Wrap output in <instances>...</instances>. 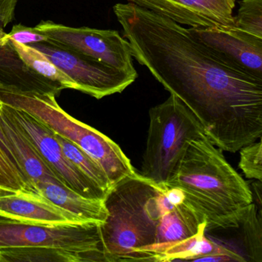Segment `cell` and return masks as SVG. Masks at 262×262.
<instances>
[{"mask_svg":"<svg viewBox=\"0 0 262 262\" xmlns=\"http://www.w3.org/2000/svg\"><path fill=\"white\" fill-rule=\"evenodd\" d=\"M132 54L197 118L217 148L236 152L262 135V80L210 53L188 29L135 4L113 7Z\"/></svg>","mask_w":262,"mask_h":262,"instance_id":"cell-1","label":"cell"},{"mask_svg":"<svg viewBox=\"0 0 262 262\" xmlns=\"http://www.w3.org/2000/svg\"><path fill=\"white\" fill-rule=\"evenodd\" d=\"M206 222V232L237 228L252 203V191L208 137L194 139L165 184Z\"/></svg>","mask_w":262,"mask_h":262,"instance_id":"cell-2","label":"cell"},{"mask_svg":"<svg viewBox=\"0 0 262 262\" xmlns=\"http://www.w3.org/2000/svg\"><path fill=\"white\" fill-rule=\"evenodd\" d=\"M164 193L165 185L137 172L112 187L104 199L108 216L100 224L107 262L155 261Z\"/></svg>","mask_w":262,"mask_h":262,"instance_id":"cell-3","label":"cell"},{"mask_svg":"<svg viewBox=\"0 0 262 262\" xmlns=\"http://www.w3.org/2000/svg\"><path fill=\"white\" fill-rule=\"evenodd\" d=\"M0 102L33 115L55 133L77 145L103 168L113 185L136 174L129 159L116 142L66 113L56 102L55 95L0 89Z\"/></svg>","mask_w":262,"mask_h":262,"instance_id":"cell-4","label":"cell"},{"mask_svg":"<svg viewBox=\"0 0 262 262\" xmlns=\"http://www.w3.org/2000/svg\"><path fill=\"white\" fill-rule=\"evenodd\" d=\"M207 137L192 112L174 95L150 108L149 128L141 174L165 185L194 139Z\"/></svg>","mask_w":262,"mask_h":262,"instance_id":"cell-5","label":"cell"},{"mask_svg":"<svg viewBox=\"0 0 262 262\" xmlns=\"http://www.w3.org/2000/svg\"><path fill=\"white\" fill-rule=\"evenodd\" d=\"M47 247L86 253L96 262H107L100 223L47 225L0 217V250Z\"/></svg>","mask_w":262,"mask_h":262,"instance_id":"cell-6","label":"cell"},{"mask_svg":"<svg viewBox=\"0 0 262 262\" xmlns=\"http://www.w3.org/2000/svg\"><path fill=\"white\" fill-rule=\"evenodd\" d=\"M36 27L53 43L137 79L129 42L122 38L119 32L88 27L73 28L51 21H42Z\"/></svg>","mask_w":262,"mask_h":262,"instance_id":"cell-7","label":"cell"},{"mask_svg":"<svg viewBox=\"0 0 262 262\" xmlns=\"http://www.w3.org/2000/svg\"><path fill=\"white\" fill-rule=\"evenodd\" d=\"M29 47L43 53L77 86V90L97 99L121 93L136 78L115 70L99 61L59 47L51 41L32 44Z\"/></svg>","mask_w":262,"mask_h":262,"instance_id":"cell-8","label":"cell"},{"mask_svg":"<svg viewBox=\"0 0 262 262\" xmlns=\"http://www.w3.org/2000/svg\"><path fill=\"white\" fill-rule=\"evenodd\" d=\"M2 105L65 186L90 199H105L107 193L87 178L65 156L56 139V133L51 128L24 110Z\"/></svg>","mask_w":262,"mask_h":262,"instance_id":"cell-9","label":"cell"},{"mask_svg":"<svg viewBox=\"0 0 262 262\" xmlns=\"http://www.w3.org/2000/svg\"><path fill=\"white\" fill-rule=\"evenodd\" d=\"M190 34L227 65L262 80V39L231 27H190Z\"/></svg>","mask_w":262,"mask_h":262,"instance_id":"cell-10","label":"cell"},{"mask_svg":"<svg viewBox=\"0 0 262 262\" xmlns=\"http://www.w3.org/2000/svg\"><path fill=\"white\" fill-rule=\"evenodd\" d=\"M180 25L231 27L236 0H127Z\"/></svg>","mask_w":262,"mask_h":262,"instance_id":"cell-11","label":"cell"},{"mask_svg":"<svg viewBox=\"0 0 262 262\" xmlns=\"http://www.w3.org/2000/svg\"><path fill=\"white\" fill-rule=\"evenodd\" d=\"M0 217L47 225L87 223L44 196L27 191L0 194Z\"/></svg>","mask_w":262,"mask_h":262,"instance_id":"cell-12","label":"cell"},{"mask_svg":"<svg viewBox=\"0 0 262 262\" xmlns=\"http://www.w3.org/2000/svg\"><path fill=\"white\" fill-rule=\"evenodd\" d=\"M0 89L59 96L63 87L27 67L4 29L0 28Z\"/></svg>","mask_w":262,"mask_h":262,"instance_id":"cell-13","label":"cell"},{"mask_svg":"<svg viewBox=\"0 0 262 262\" xmlns=\"http://www.w3.org/2000/svg\"><path fill=\"white\" fill-rule=\"evenodd\" d=\"M1 125L27 182V191L36 193V185L47 179H55L60 182L51 168L44 162L16 121L4 110L3 105H1Z\"/></svg>","mask_w":262,"mask_h":262,"instance_id":"cell-14","label":"cell"},{"mask_svg":"<svg viewBox=\"0 0 262 262\" xmlns=\"http://www.w3.org/2000/svg\"><path fill=\"white\" fill-rule=\"evenodd\" d=\"M35 192L47 198L55 205L78 216L83 222L103 223L108 211L102 199H90L67 188L57 179H47L39 182Z\"/></svg>","mask_w":262,"mask_h":262,"instance_id":"cell-15","label":"cell"},{"mask_svg":"<svg viewBox=\"0 0 262 262\" xmlns=\"http://www.w3.org/2000/svg\"><path fill=\"white\" fill-rule=\"evenodd\" d=\"M96 262L86 253L47 247L0 250V262Z\"/></svg>","mask_w":262,"mask_h":262,"instance_id":"cell-16","label":"cell"},{"mask_svg":"<svg viewBox=\"0 0 262 262\" xmlns=\"http://www.w3.org/2000/svg\"><path fill=\"white\" fill-rule=\"evenodd\" d=\"M261 209L251 204L244 214L238 228L242 229V245L246 261L262 262Z\"/></svg>","mask_w":262,"mask_h":262,"instance_id":"cell-17","label":"cell"},{"mask_svg":"<svg viewBox=\"0 0 262 262\" xmlns=\"http://www.w3.org/2000/svg\"><path fill=\"white\" fill-rule=\"evenodd\" d=\"M56 139L69 160L73 162L92 182H94L99 188L108 193L113 185L110 182L103 168L83 150L81 149L68 139L62 137L57 133Z\"/></svg>","mask_w":262,"mask_h":262,"instance_id":"cell-18","label":"cell"},{"mask_svg":"<svg viewBox=\"0 0 262 262\" xmlns=\"http://www.w3.org/2000/svg\"><path fill=\"white\" fill-rule=\"evenodd\" d=\"M13 42L16 51L27 67L43 77L56 82L65 89L77 90V86L63 72L61 71L43 53L29 46Z\"/></svg>","mask_w":262,"mask_h":262,"instance_id":"cell-19","label":"cell"},{"mask_svg":"<svg viewBox=\"0 0 262 262\" xmlns=\"http://www.w3.org/2000/svg\"><path fill=\"white\" fill-rule=\"evenodd\" d=\"M234 27L262 39V0H242Z\"/></svg>","mask_w":262,"mask_h":262,"instance_id":"cell-20","label":"cell"},{"mask_svg":"<svg viewBox=\"0 0 262 262\" xmlns=\"http://www.w3.org/2000/svg\"><path fill=\"white\" fill-rule=\"evenodd\" d=\"M239 168L245 177L262 181V144L260 139L242 147L240 149Z\"/></svg>","mask_w":262,"mask_h":262,"instance_id":"cell-21","label":"cell"},{"mask_svg":"<svg viewBox=\"0 0 262 262\" xmlns=\"http://www.w3.org/2000/svg\"><path fill=\"white\" fill-rule=\"evenodd\" d=\"M0 191L7 193L27 191V185L17 168L0 149Z\"/></svg>","mask_w":262,"mask_h":262,"instance_id":"cell-22","label":"cell"},{"mask_svg":"<svg viewBox=\"0 0 262 262\" xmlns=\"http://www.w3.org/2000/svg\"><path fill=\"white\" fill-rule=\"evenodd\" d=\"M11 40L23 44L30 46L32 44L39 43L48 40V38L36 27H27L22 24L13 26L10 33H7Z\"/></svg>","mask_w":262,"mask_h":262,"instance_id":"cell-23","label":"cell"},{"mask_svg":"<svg viewBox=\"0 0 262 262\" xmlns=\"http://www.w3.org/2000/svg\"><path fill=\"white\" fill-rule=\"evenodd\" d=\"M17 0H0V28L4 29L14 19Z\"/></svg>","mask_w":262,"mask_h":262,"instance_id":"cell-24","label":"cell"},{"mask_svg":"<svg viewBox=\"0 0 262 262\" xmlns=\"http://www.w3.org/2000/svg\"><path fill=\"white\" fill-rule=\"evenodd\" d=\"M1 105H2V103L0 102V149L2 150L3 152L7 156V159L17 168L18 171L23 176L20 167H19L17 159H16V156H15L14 151H13V148H12L8 139L6 137L5 133H4V129H3L2 125H1ZM23 177H24V176H23Z\"/></svg>","mask_w":262,"mask_h":262,"instance_id":"cell-25","label":"cell"},{"mask_svg":"<svg viewBox=\"0 0 262 262\" xmlns=\"http://www.w3.org/2000/svg\"><path fill=\"white\" fill-rule=\"evenodd\" d=\"M252 188L255 192L256 205L261 209V182L258 181L257 182H254L252 184Z\"/></svg>","mask_w":262,"mask_h":262,"instance_id":"cell-26","label":"cell"},{"mask_svg":"<svg viewBox=\"0 0 262 262\" xmlns=\"http://www.w3.org/2000/svg\"><path fill=\"white\" fill-rule=\"evenodd\" d=\"M5 191H0V194H5Z\"/></svg>","mask_w":262,"mask_h":262,"instance_id":"cell-27","label":"cell"}]
</instances>
